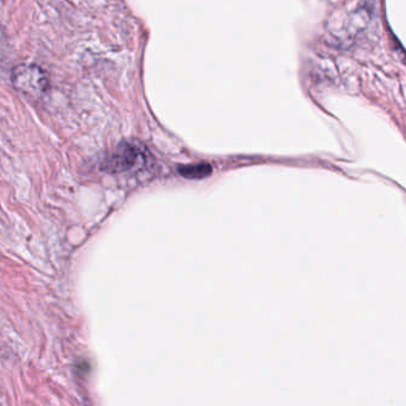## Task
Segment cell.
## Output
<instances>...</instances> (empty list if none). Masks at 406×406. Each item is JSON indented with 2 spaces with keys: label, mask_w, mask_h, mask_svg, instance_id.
<instances>
[{
  "label": "cell",
  "mask_w": 406,
  "mask_h": 406,
  "mask_svg": "<svg viewBox=\"0 0 406 406\" xmlns=\"http://www.w3.org/2000/svg\"><path fill=\"white\" fill-rule=\"evenodd\" d=\"M11 81L14 88L31 98H41L49 88L48 74L36 65H21L12 70Z\"/></svg>",
  "instance_id": "1"
},
{
  "label": "cell",
  "mask_w": 406,
  "mask_h": 406,
  "mask_svg": "<svg viewBox=\"0 0 406 406\" xmlns=\"http://www.w3.org/2000/svg\"><path fill=\"white\" fill-rule=\"evenodd\" d=\"M140 156L139 150L135 145L127 144L118 149V153L109 159L107 166L118 171L131 169L138 164Z\"/></svg>",
  "instance_id": "2"
},
{
  "label": "cell",
  "mask_w": 406,
  "mask_h": 406,
  "mask_svg": "<svg viewBox=\"0 0 406 406\" xmlns=\"http://www.w3.org/2000/svg\"><path fill=\"white\" fill-rule=\"evenodd\" d=\"M179 174L185 179H199L208 177L212 174V166L205 163L200 164H190L179 168Z\"/></svg>",
  "instance_id": "3"
}]
</instances>
